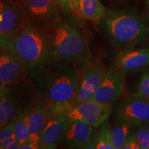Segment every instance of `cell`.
<instances>
[{
	"instance_id": "cell-25",
	"label": "cell",
	"mask_w": 149,
	"mask_h": 149,
	"mask_svg": "<svg viewBox=\"0 0 149 149\" xmlns=\"http://www.w3.org/2000/svg\"><path fill=\"white\" fill-rule=\"evenodd\" d=\"M122 149H141L137 137H136L135 133H134V130H132L130 132L124 145H123Z\"/></svg>"
},
{
	"instance_id": "cell-23",
	"label": "cell",
	"mask_w": 149,
	"mask_h": 149,
	"mask_svg": "<svg viewBox=\"0 0 149 149\" xmlns=\"http://www.w3.org/2000/svg\"><path fill=\"white\" fill-rule=\"evenodd\" d=\"M135 94L149 100V70L141 76Z\"/></svg>"
},
{
	"instance_id": "cell-13",
	"label": "cell",
	"mask_w": 149,
	"mask_h": 149,
	"mask_svg": "<svg viewBox=\"0 0 149 149\" xmlns=\"http://www.w3.org/2000/svg\"><path fill=\"white\" fill-rule=\"evenodd\" d=\"M93 134V126L82 121L69 120L61 141L67 148H82Z\"/></svg>"
},
{
	"instance_id": "cell-26",
	"label": "cell",
	"mask_w": 149,
	"mask_h": 149,
	"mask_svg": "<svg viewBox=\"0 0 149 149\" xmlns=\"http://www.w3.org/2000/svg\"><path fill=\"white\" fill-rule=\"evenodd\" d=\"M19 149H39L41 148L40 142L30 140L26 143L20 145Z\"/></svg>"
},
{
	"instance_id": "cell-5",
	"label": "cell",
	"mask_w": 149,
	"mask_h": 149,
	"mask_svg": "<svg viewBox=\"0 0 149 149\" xmlns=\"http://www.w3.org/2000/svg\"><path fill=\"white\" fill-rule=\"evenodd\" d=\"M21 8L25 27L32 28L46 35L61 22L56 0H24Z\"/></svg>"
},
{
	"instance_id": "cell-24",
	"label": "cell",
	"mask_w": 149,
	"mask_h": 149,
	"mask_svg": "<svg viewBox=\"0 0 149 149\" xmlns=\"http://www.w3.org/2000/svg\"><path fill=\"white\" fill-rule=\"evenodd\" d=\"M59 9L65 14H70L73 13L75 9V0H56Z\"/></svg>"
},
{
	"instance_id": "cell-17",
	"label": "cell",
	"mask_w": 149,
	"mask_h": 149,
	"mask_svg": "<svg viewBox=\"0 0 149 149\" xmlns=\"http://www.w3.org/2000/svg\"><path fill=\"white\" fill-rule=\"evenodd\" d=\"M74 6L80 15L92 21L102 19L107 11L99 0H75Z\"/></svg>"
},
{
	"instance_id": "cell-28",
	"label": "cell",
	"mask_w": 149,
	"mask_h": 149,
	"mask_svg": "<svg viewBox=\"0 0 149 149\" xmlns=\"http://www.w3.org/2000/svg\"><path fill=\"white\" fill-rule=\"evenodd\" d=\"M9 39L6 37L0 31V48H4L7 46L9 42Z\"/></svg>"
},
{
	"instance_id": "cell-30",
	"label": "cell",
	"mask_w": 149,
	"mask_h": 149,
	"mask_svg": "<svg viewBox=\"0 0 149 149\" xmlns=\"http://www.w3.org/2000/svg\"><path fill=\"white\" fill-rule=\"evenodd\" d=\"M146 8L148 9V13L149 15V0H146Z\"/></svg>"
},
{
	"instance_id": "cell-8",
	"label": "cell",
	"mask_w": 149,
	"mask_h": 149,
	"mask_svg": "<svg viewBox=\"0 0 149 149\" xmlns=\"http://www.w3.org/2000/svg\"><path fill=\"white\" fill-rule=\"evenodd\" d=\"M125 73L111 68L107 72L102 83L91 100L98 103L112 105L122 95L124 88Z\"/></svg>"
},
{
	"instance_id": "cell-11",
	"label": "cell",
	"mask_w": 149,
	"mask_h": 149,
	"mask_svg": "<svg viewBox=\"0 0 149 149\" xmlns=\"http://www.w3.org/2000/svg\"><path fill=\"white\" fill-rule=\"evenodd\" d=\"M106 74V70L97 64L87 67L80 77L74 105L92 100Z\"/></svg>"
},
{
	"instance_id": "cell-22",
	"label": "cell",
	"mask_w": 149,
	"mask_h": 149,
	"mask_svg": "<svg viewBox=\"0 0 149 149\" xmlns=\"http://www.w3.org/2000/svg\"><path fill=\"white\" fill-rule=\"evenodd\" d=\"M134 133L141 149H149V123L137 125Z\"/></svg>"
},
{
	"instance_id": "cell-1",
	"label": "cell",
	"mask_w": 149,
	"mask_h": 149,
	"mask_svg": "<svg viewBox=\"0 0 149 149\" xmlns=\"http://www.w3.org/2000/svg\"><path fill=\"white\" fill-rule=\"evenodd\" d=\"M102 25L113 47L130 48L149 37V26L135 13L125 9H111L102 18Z\"/></svg>"
},
{
	"instance_id": "cell-16",
	"label": "cell",
	"mask_w": 149,
	"mask_h": 149,
	"mask_svg": "<svg viewBox=\"0 0 149 149\" xmlns=\"http://www.w3.org/2000/svg\"><path fill=\"white\" fill-rule=\"evenodd\" d=\"M1 97L0 100V131L5 126L14 122L20 114L15 98L9 94L6 88L1 91Z\"/></svg>"
},
{
	"instance_id": "cell-9",
	"label": "cell",
	"mask_w": 149,
	"mask_h": 149,
	"mask_svg": "<svg viewBox=\"0 0 149 149\" xmlns=\"http://www.w3.org/2000/svg\"><path fill=\"white\" fill-rule=\"evenodd\" d=\"M25 27L20 6L10 1L0 0V31L9 40Z\"/></svg>"
},
{
	"instance_id": "cell-3",
	"label": "cell",
	"mask_w": 149,
	"mask_h": 149,
	"mask_svg": "<svg viewBox=\"0 0 149 149\" xmlns=\"http://www.w3.org/2000/svg\"><path fill=\"white\" fill-rule=\"evenodd\" d=\"M6 48L25 70L42 66L50 58L47 37L32 28L24 27L9 40Z\"/></svg>"
},
{
	"instance_id": "cell-10",
	"label": "cell",
	"mask_w": 149,
	"mask_h": 149,
	"mask_svg": "<svg viewBox=\"0 0 149 149\" xmlns=\"http://www.w3.org/2000/svg\"><path fill=\"white\" fill-rule=\"evenodd\" d=\"M149 66V47L125 48L117 54L112 68L124 73L141 70Z\"/></svg>"
},
{
	"instance_id": "cell-7",
	"label": "cell",
	"mask_w": 149,
	"mask_h": 149,
	"mask_svg": "<svg viewBox=\"0 0 149 149\" xmlns=\"http://www.w3.org/2000/svg\"><path fill=\"white\" fill-rule=\"evenodd\" d=\"M115 115L117 120L128 122L132 125L149 123V100L133 93L117 106Z\"/></svg>"
},
{
	"instance_id": "cell-14",
	"label": "cell",
	"mask_w": 149,
	"mask_h": 149,
	"mask_svg": "<svg viewBox=\"0 0 149 149\" xmlns=\"http://www.w3.org/2000/svg\"><path fill=\"white\" fill-rule=\"evenodd\" d=\"M23 70L19 61L10 53L0 55V91L20 77Z\"/></svg>"
},
{
	"instance_id": "cell-6",
	"label": "cell",
	"mask_w": 149,
	"mask_h": 149,
	"mask_svg": "<svg viewBox=\"0 0 149 149\" xmlns=\"http://www.w3.org/2000/svg\"><path fill=\"white\" fill-rule=\"evenodd\" d=\"M111 111L112 105L88 100L75 104L65 113L69 120L82 121L96 128L108 120Z\"/></svg>"
},
{
	"instance_id": "cell-15",
	"label": "cell",
	"mask_w": 149,
	"mask_h": 149,
	"mask_svg": "<svg viewBox=\"0 0 149 149\" xmlns=\"http://www.w3.org/2000/svg\"><path fill=\"white\" fill-rule=\"evenodd\" d=\"M48 118V106L46 103L37 104L32 111L29 112L30 140L40 142L41 135Z\"/></svg>"
},
{
	"instance_id": "cell-29",
	"label": "cell",
	"mask_w": 149,
	"mask_h": 149,
	"mask_svg": "<svg viewBox=\"0 0 149 149\" xmlns=\"http://www.w3.org/2000/svg\"><path fill=\"white\" fill-rule=\"evenodd\" d=\"M10 1H13V2L16 3V4H17L19 6H21V4L22 3V1H24V0H10Z\"/></svg>"
},
{
	"instance_id": "cell-2",
	"label": "cell",
	"mask_w": 149,
	"mask_h": 149,
	"mask_svg": "<svg viewBox=\"0 0 149 149\" xmlns=\"http://www.w3.org/2000/svg\"><path fill=\"white\" fill-rule=\"evenodd\" d=\"M81 74L67 66L60 65L48 77L46 86L48 117L73 107Z\"/></svg>"
},
{
	"instance_id": "cell-21",
	"label": "cell",
	"mask_w": 149,
	"mask_h": 149,
	"mask_svg": "<svg viewBox=\"0 0 149 149\" xmlns=\"http://www.w3.org/2000/svg\"><path fill=\"white\" fill-rule=\"evenodd\" d=\"M19 146L11 123L0 131V149H17Z\"/></svg>"
},
{
	"instance_id": "cell-4",
	"label": "cell",
	"mask_w": 149,
	"mask_h": 149,
	"mask_svg": "<svg viewBox=\"0 0 149 149\" xmlns=\"http://www.w3.org/2000/svg\"><path fill=\"white\" fill-rule=\"evenodd\" d=\"M49 43L50 58L57 62L81 61L86 53V45L82 34L75 26L60 22L46 35Z\"/></svg>"
},
{
	"instance_id": "cell-27",
	"label": "cell",
	"mask_w": 149,
	"mask_h": 149,
	"mask_svg": "<svg viewBox=\"0 0 149 149\" xmlns=\"http://www.w3.org/2000/svg\"><path fill=\"white\" fill-rule=\"evenodd\" d=\"M83 149H96V134H93L92 137L82 147Z\"/></svg>"
},
{
	"instance_id": "cell-31",
	"label": "cell",
	"mask_w": 149,
	"mask_h": 149,
	"mask_svg": "<svg viewBox=\"0 0 149 149\" xmlns=\"http://www.w3.org/2000/svg\"><path fill=\"white\" fill-rule=\"evenodd\" d=\"M1 91H0V100H1Z\"/></svg>"
},
{
	"instance_id": "cell-12",
	"label": "cell",
	"mask_w": 149,
	"mask_h": 149,
	"mask_svg": "<svg viewBox=\"0 0 149 149\" xmlns=\"http://www.w3.org/2000/svg\"><path fill=\"white\" fill-rule=\"evenodd\" d=\"M68 122L69 119L65 112L48 117L41 135V148H55L62 138Z\"/></svg>"
},
{
	"instance_id": "cell-19",
	"label": "cell",
	"mask_w": 149,
	"mask_h": 149,
	"mask_svg": "<svg viewBox=\"0 0 149 149\" xmlns=\"http://www.w3.org/2000/svg\"><path fill=\"white\" fill-rule=\"evenodd\" d=\"M29 116V112L24 111L12 123L15 135L20 145L30 141Z\"/></svg>"
},
{
	"instance_id": "cell-20",
	"label": "cell",
	"mask_w": 149,
	"mask_h": 149,
	"mask_svg": "<svg viewBox=\"0 0 149 149\" xmlns=\"http://www.w3.org/2000/svg\"><path fill=\"white\" fill-rule=\"evenodd\" d=\"M96 149H114L112 141V127L107 120L96 134Z\"/></svg>"
},
{
	"instance_id": "cell-18",
	"label": "cell",
	"mask_w": 149,
	"mask_h": 149,
	"mask_svg": "<svg viewBox=\"0 0 149 149\" xmlns=\"http://www.w3.org/2000/svg\"><path fill=\"white\" fill-rule=\"evenodd\" d=\"M132 124L126 121L117 120L114 127L112 128V141L114 149H122L129 135L131 130Z\"/></svg>"
}]
</instances>
